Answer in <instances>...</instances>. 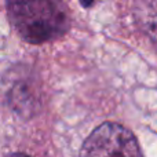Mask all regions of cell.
<instances>
[{
    "mask_svg": "<svg viewBox=\"0 0 157 157\" xmlns=\"http://www.w3.org/2000/svg\"><path fill=\"white\" fill-rule=\"evenodd\" d=\"M7 15L14 30L30 44L54 41L71 28L68 6L62 2H11Z\"/></svg>",
    "mask_w": 157,
    "mask_h": 157,
    "instance_id": "cell-1",
    "label": "cell"
},
{
    "mask_svg": "<svg viewBox=\"0 0 157 157\" xmlns=\"http://www.w3.org/2000/svg\"><path fill=\"white\" fill-rule=\"evenodd\" d=\"M8 157H29V156L24 155V153H15V155H10Z\"/></svg>",
    "mask_w": 157,
    "mask_h": 157,
    "instance_id": "cell-3",
    "label": "cell"
},
{
    "mask_svg": "<svg viewBox=\"0 0 157 157\" xmlns=\"http://www.w3.org/2000/svg\"><path fill=\"white\" fill-rule=\"evenodd\" d=\"M80 157H144L138 139L117 123H103L86 138Z\"/></svg>",
    "mask_w": 157,
    "mask_h": 157,
    "instance_id": "cell-2",
    "label": "cell"
}]
</instances>
